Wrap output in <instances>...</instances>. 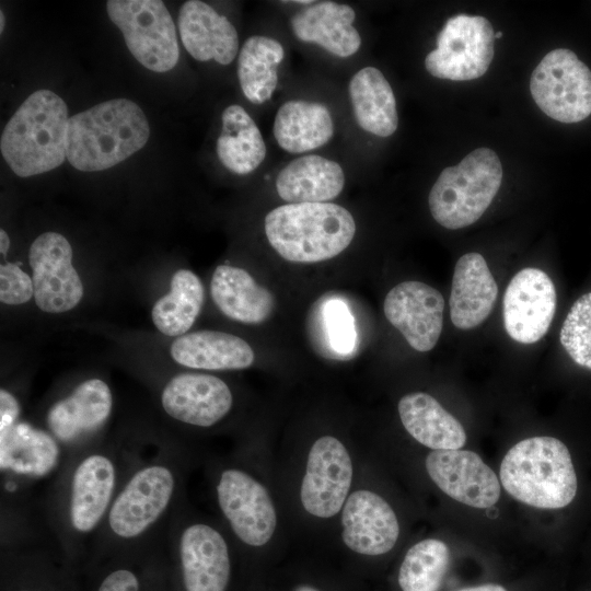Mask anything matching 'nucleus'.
I'll use <instances>...</instances> for the list:
<instances>
[{
	"label": "nucleus",
	"mask_w": 591,
	"mask_h": 591,
	"mask_svg": "<svg viewBox=\"0 0 591 591\" xmlns=\"http://www.w3.org/2000/svg\"><path fill=\"white\" fill-rule=\"evenodd\" d=\"M150 126L132 101L100 103L69 119L67 159L79 171L109 169L144 147Z\"/></svg>",
	"instance_id": "f257e3e1"
},
{
	"label": "nucleus",
	"mask_w": 591,
	"mask_h": 591,
	"mask_svg": "<svg viewBox=\"0 0 591 591\" xmlns=\"http://www.w3.org/2000/svg\"><path fill=\"white\" fill-rule=\"evenodd\" d=\"M69 119L67 105L56 93H32L1 135V153L11 170L27 177L59 166L67 158Z\"/></svg>",
	"instance_id": "f03ea898"
},
{
	"label": "nucleus",
	"mask_w": 591,
	"mask_h": 591,
	"mask_svg": "<svg viewBox=\"0 0 591 591\" xmlns=\"http://www.w3.org/2000/svg\"><path fill=\"white\" fill-rule=\"evenodd\" d=\"M265 233L286 260L317 263L337 256L349 246L356 222L346 208L336 204H287L267 213Z\"/></svg>",
	"instance_id": "7ed1b4c3"
},
{
	"label": "nucleus",
	"mask_w": 591,
	"mask_h": 591,
	"mask_svg": "<svg viewBox=\"0 0 591 591\" xmlns=\"http://www.w3.org/2000/svg\"><path fill=\"white\" fill-rule=\"evenodd\" d=\"M499 475L510 496L534 508H564L577 493L569 450L554 437H532L514 444L502 459Z\"/></svg>",
	"instance_id": "20e7f679"
},
{
	"label": "nucleus",
	"mask_w": 591,
	"mask_h": 591,
	"mask_svg": "<svg viewBox=\"0 0 591 591\" xmlns=\"http://www.w3.org/2000/svg\"><path fill=\"white\" fill-rule=\"evenodd\" d=\"M502 181L495 151L478 148L457 165L445 167L428 197L430 212L442 227L456 230L476 222L491 204Z\"/></svg>",
	"instance_id": "39448f33"
},
{
	"label": "nucleus",
	"mask_w": 591,
	"mask_h": 591,
	"mask_svg": "<svg viewBox=\"0 0 591 591\" xmlns=\"http://www.w3.org/2000/svg\"><path fill=\"white\" fill-rule=\"evenodd\" d=\"M106 9L131 55L154 72L173 69L179 57L174 22L159 0H111Z\"/></svg>",
	"instance_id": "423d86ee"
},
{
	"label": "nucleus",
	"mask_w": 591,
	"mask_h": 591,
	"mask_svg": "<svg viewBox=\"0 0 591 591\" xmlns=\"http://www.w3.org/2000/svg\"><path fill=\"white\" fill-rule=\"evenodd\" d=\"M531 95L548 117L565 124L591 115V70L567 48L549 51L531 74Z\"/></svg>",
	"instance_id": "0eeeda50"
},
{
	"label": "nucleus",
	"mask_w": 591,
	"mask_h": 591,
	"mask_svg": "<svg viewBox=\"0 0 591 591\" xmlns=\"http://www.w3.org/2000/svg\"><path fill=\"white\" fill-rule=\"evenodd\" d=\"M495 33L480 15L450 18L437 37V48L425 59L427 71L439 79L470 81L485 74L494 58Z\"/></svg>",
	"instance_id": "6e6552de"
},
{
	"label": "nucleus",
	"mask_w": 591,
	"mask_h": 591,
	"mask_svg": "<svg viewBox=\"0 0 591 591\" xmlns=\"http://www.w3.org/2000/svg\"><path fill=\"white\" fill-rule=\"evenodd\" d=\"M28 260L37 306L48 313L73 309L82 299L83 285L72 266V247L60 233L45 232L32 243Z\"/></svg>",
	"instance_id": "1a4fd4ad"
},
{
	"label": "nucleus",
	"mask_w": 591,
	"mask_h": 591,
	"mask_svg": "<svg viewBox=\"0 0 591 591\" xmlns=\"http://www.w3.org/2000/svg\"><path fill=\"white\" fill-rule=\"evenodd\" d=\"M352 462L335 437L318 438L311 447L300 498L306 512L331 518L344 507L352 482Z\"/></svg>",
	"instance_id": "9d476101"
},
{
	"label": "nucleus",
	"mask_w": 591,
	"mask_h": 591,
	"mask_svg": "<svg viewBox=\"0 0 591 591\" xmlns=\"http://www.w3.org/2000/svg\"><path fill=\"white\" fill-rule=\"evenodd\" d=\"M219 506L237 537L263 546L273 537L277 514L267 489L243 471L227 470L217 486Z\"/></svg>",
	"instance_id": "9b49d317"
},
{
	"label": "nucleus",
	"mask_w": 591,
	"mask_h": 591,
	"mask_svg": "<svg viewBox=\"0 0 591 591\" xmlns=\"http://www.w3.org/2000/svg\"><path fill=\"white\" fill-rule=\"evenodd\" d=\"M556 311V289L538 268H523L507 286L503 297V325L520 344H534L547 333Z\"/></svg>",
	"instance_id": "f8f14e48"
},
{
	"label": "nucleus",
	"mask_w": 591,
	"mask_h": 591,
	"mask_svg": "<svg viewBox=\"0 0 591 591\" xmlns=\"http://www.w3.org/2000/svg\"><path fill=\"white\" fill-rule=\"evenodd\" d=\"M383 310L415 350L426 352L437 345L444 311V299L437 289L420 281L401 282L386 294Z\"/></svg>",
	"instance_id": "ddd939ff"
},
{
	"label": "nucleus",
	"mask_w": 591,
	"mask_h": 591,
	"mask_svg": "<svg viewBox=\"0 0 591 591\" xmlns=\"http://www.w3.org/2000/svg\"><path fill=\"white\" fill-rule=\"evenodd\" d=\"M433 483L449 497L474 508L494 506L500 497L495 472L468 450H433L426 457Z\"/></svg>",
	"instance_id": "4468645a"
},
{
	"label": "nucleus",
	"mask_w": 591,
	"mask_h": 591,
	"mask_svg": "<svg viewBox=\"0 0 591 591\" xmlns=\"http://www.w3.org/2000/svg\"><path fill=\"white\" fill-rule=\"evenodd\" d=\"M173 487V475L164 466H148L136 473L109 511L113 532L124 538L141 534L165 510Z\"/></svg>",
	"instance_id": "2eb2a0df"
},
{
	"label": "nucleus",
	"mask_w": 591,
	"mask_h": 591,
	"mask_svg": "<svg viewBox=\"0 0 591 591\" xmlns=\"http://www.w3.org/2000/svg\"><path fill=\"white\" fill-rule=\"evenodd\" d=\"M341 537L351 551L378 556L390 552L399 535L392 507L378 494L361 489L346 500L341 513Z\"/></svg>",
	"instance_id": "dca6fc26"
},
{
	"label": "nucleus",
	"mask_w": 591,
	"mask_h": 591,
	"mask_svg": "<svg viewBox=\"0 0 591 591\" xmlns=\"http://www.w3.org/2000/svg\"><path fill=\"white\" fill-rule=\"evenodd\" d=\"M164 410L185 424L209 427L231 409L232 393L224 381L204 373H182L172 378L161 395Z\"/></svg>",
	"instance_id": "f3484780"
},
{
	"label": "nucleus",
	"mask_w": 591,
	"mask_h": 591,
	"mask_svg": "<svg viewBox=\"0 0 591 591\" xmlns=\"http://www.w3.org/2000/svg\"><path fill=\"white\" fill-rule=\"evenodd\" d=\"M179 554L186 591H225L230 557L221 534L207 524H193L182 534Z\"/></svg>",
	"instance_id": "a211bd4d"
},
{
	"label": "nucleus",
	"mask_w": 591,
	"mask_h": 591,
	"mask_svg": "<svg viewBox=\"0 0 591 591\" xmlns=\"http://www.w3.org/2000/svg\"><path fill=\"white\" fill-rule=\"evenodd\" d=\"M178 30L185 49L199 61L229 65L239 50L235 27L209 4L186 1L179 9Z\"/></svg>",
	"instance_id": "6ab92c4d"
},
{
	"label": "nucleus",
	"mask_w": 591,
	"mask_h": 591,
	"mask_svg": "<svg viewBox=\"0 0 591 591\" xmlns=\"http://www.w3.org/2000/svg\"><path fill=\"white\" fill-rule=\"evenodd\" d=\"M498 296V287L485 258L475 252L457 260L452 278L450 316L460 329H471L490 314Z\"/></svg>",
	"instance_id": "aec40b11"
},
{
	"label": "nucleus",
	"mask_w": 591,
	"mask_h": 591,
	"mask_svg": "<svg viewBox=\"0 0 591 591\" xmlns=\"http://www.w3.org/2000/svg\"><path fill=\"white\" fill-rule=\"evenodd\" d=\"M355 10L347 4L333 1L313 2L291 19L296 37L305 43H314L338 57L356 54L361 37L352 25Z\"/></svg>",
	"instance_id": "412c9836"
},
{
	"label": "nucleus",
	"mask_w": 591,
	"mask_h": 591,
	"mask_svg": "<svg viewBox=\"0 0 591 591\" xmlns=\"http://www.w3.org/2000/svg\"><path fill=\"white\" fill-rule=\"evenodd\" d=\"M170 352L178 364L205 370H241L254 362L252 347L242 338L219 331H198L178 336Z\"/></svg>",
	"instance_id": "4be33fe9"
},
{
	"label": "nucleus",
	"mask_w": 591,
	"mask_h": 591,
	"mask_svg": "<svg viewBox=\"0 0 591 591\" xmlns=\"http://www.w3.org/2000/svg\"><path fill=\"white\" fill-rule=\"evenodd\" d=\"M111 410L109 387L100 379H90L49 409L47 424L59 440L72 441L100 428Z\"/></svg>",
	"instance_id": "5701e85b"
},
{
	"label": "nucleus",
	"mask_w": 591,
	"mask_h": 591,
	"mask_svg": "<svg viewBox=\"0 0 591 591\" xmlns=\"http://www.w3.org/2000/svg\"><path fill=\"white\" fill-rule=\"evenodd\" d=\"M210 292L217 308L229 318L260 324L273 313V293L258 285L244 269L220 265L212 275Z\"/></svg>",
	"instance_id": "b1692460"
},
{
	"label": "nucleus",
	"mask_w": 591,
	"mask_h": 591,
	"mask_svg": "<svg viewBox=\"0 0 591 591\" xmlns=\"http://www.w3.org/2000/svg\"><path fill=\"white\" fill-rule=\"evenodd\" d=\"M345 185L341 166L315 154L300 157L283 167L276 178V189L289 204L327 202Z\"/></svg>",
	"instance_id": "393cba45"
},
{
	"label": "nucleus",
	"mask_w": 591,
	"mask_h": 591,
	"mask_svg": "<svg viewBox=\"0 0 591 591\" xmlns=\"http://www.w3.org/2000/svg\"><path fill=\"white\" fill-rule=\"evenodd\" d=\"M398 414L406 431L432 450H457L466 442L460 421L427 393L404 395L398 402Z\"/></svg>",
	"instance_id": "a878e982"
},
{
	"label": "nucleus",
	"mask_w": 591,
	"mask_h": 591,
	"mask_svg": "<svg viewBox=\"0 0 591 591\" xmlns=\"http://www.w3.org/2000/svg\"><path fill=\"white\" fill-rule=\"evenodd\" d=\"M311 345L321 357L349 360L358 347L355 317L348 304L338 297L325 296L312 305L306 318Z\"/></svg>",
	"instance_id": "bb28decb"
},
{
	"label": "nucleus",
	"mask_w": 591,
	"mask_h": 591,
	"mask_svg": "<svg viewBox=\"0 0 591 591\" xmlns=\"http://www.w3.org/2000/svg\"><path fill=\"white\" fill-rule=\"evenodd\" d=\"M349 97L358 125L378 137H389L398 126L393 90L374 67H364L349 82Z\"/></svg>",
	"instance_id": "cd10ccee"
},
{
	"label": "nucleus",
	"mask_w": 591,
	"mask_h": 591,
	"mask_svg": "<svg viewBox=\"0 0 591 591\" xmlns=\"http://www.w3.org/2000/svg\"><path fill=\"white\" fill-rule=\"evenodd\" d=\"M115 484L113 463L94 454L77 467L71 491L70 518L80 532L91 531L104 514Z\"/></svg>",
	"instance_id": "c85d7f7f"
},
{
	"label": "nucleus",
	"mask_w": 591,
	"mask_h": 591,
	"mask_svg": "<svg viewBox=\"0 0 591 591\" xmlns=\"http://www.w3.org/2000/svg\"><path fill=\"white\" fill-rule=\"evenodd\" d=\"M334 134L332 115L321 103L289 101L275 117L274 136L289 153H302L327 143Z\"/></svg>",
	"instance_id": "c756f323"
},
{
	"label": "nucleus",
	"mask_w": 591,
	"mask_h": 591,
	"mask_svg": "<svg viewBox=\"0 0 591 591\" xmlns=\"http://www.w3.org/2000/svg\"><path fill=\"white\" fill-rule=\"evenodd\" d=\"M216 149L222 165L239 175L255 171L266 157V144L257 125L242 106L235 104L222 113V129Z\"/></svg>",
	"instance_id": "7c9ffc66"
},
{
	"label": "nucleus",
	"mask_w": 591,
	"mask_h": 591,
	"mask_svg": "<svg viewBox=\"0 0 591 591\" xmlns=\"http://www.w3.org/2000/svg\"><path fill=\"white\" fill-rule=\"evenodd\" d=\"M59 450L55 440L27 424H15L0 432V466L18 474L43 476L58 461Z\"/></svg>",
	"instance_id": "2f4dec72"
},
{
	"label": "nucleus",
	"mask_w": 591,
	"mask_h": 591,
	"mask_svg": "<svg viewBox=\"0 0 591 591\" xmlns=\"http://www.w3.org/2000/svg\"><path fill=\"white\" fill-rule=\"evenodd\" d=\"M282 45L266 36L245 40L237 59V77L245 97L254 104L268 101L278 83L277 66L283 59Z\"/></svg>",
	"instance_id": "473e14b6"
},
{
	"label": "nucleus",
	"mask_w": 591,
	"mask_h": 591,
	"mask_svg": "<svg viewBox=\"0 0 591 591\" xmlns=\"http://www.w3.org/2000/svg\"><path fill=\"white\" fill-rule=\"evenodd\" d=\"M204 298V286L197 275L178 269L172 277L170 292L152 308L153 324L166 336L184 335L199 315Z\"/></svg>",
	"instance_id": "72a5a7b5"
},
{
	"label": "nucleus",
	"mask_w": 591,
	"mask_h": 591,
	"mask_svg": "<svg viewBox=\"0 0 591 591\" xmlns=\"http://www.w3.org/2000/svg\"><path fill=\"white\" fill-rule=\"evenodd\" d=\"M450 564V551L437 538L422 540L406 553L398 572L403 591H438Z\"/></svg>",
	"instance_id": "f704fd0d"
},
{
	"label": "nucleus",
	"mask_w": 591,
	"mask_h": 591,
	"mask_svg": "<svg viewBox=\"0 0 591 591\" xmlns=\"http://www.w3.org/2000/svg\"><path fill=\"white\" fill-rule=\"evenodd\" d=\"M560 343L578 366L591 369V292L572 304L560 329Z\"/></svg>",
	"instance_id": "c9c22d12"
},
{
	"label": "nucleus",
	"mask_w": 591,
	"mask_h": 591,
	"mask_svg": "<svg viewBox=\"0 0 591 591\" xmlns=\"http://www.w3.org/2000/svg\"><path fill=\"white\" fill-rule=\"evenodd\" d=\"M34 297L32 278L19 266L7 263L0 267V301L9 305L26 303Z\"/></svg>",
	"instance_id": "e433bc0d"
},
{
	"label": "nucleus",
	"mask_w": 591,
	"mask_h": 591,
	"mask_svg": "<svg viewBox=\"0 0 591 591\" xmlns=\"http://www.w3.org/2000/svg\"><path fill=\"white\" fill-rule=\"evenodd\" d=\"M136 576L126 569H119L108 575L101 583L99 591H138Z\"/></svg>",
	"instance_id": "4c0bfd02"
},
{
	"label": "nucleus",
	"mask_w": 591,
	"mask_h": 591,
	"mask_svg": "<svg viewBox=\"0 0 591 591\" xmlns=\"http://www.w3.org/2000/svg\"><path fill=\"white\" fill-rule=\"evenodd\" d=\"M20 405L16 398L5 390L0 391V432L9 430L16 424Z\"/></svg>",
	"instance_id": "58836bf2"
},
{
	"label": "nucleus",
	"mask_w": 591,
	"mask_h": 591,
	"mask_svg": "<svg viewBox=\"0 0 591 591\" xmlns=\"http://www.w3.org/2000/svg\"><path fill=\"white\" fill-rule=\"evenodd\" d=\"M456 591H507L502 586L495 583H486L476 587L463 588Z\"/></svg>",
	"instance_id": "ea45409f"
},
{
	"label": "nucleus",
	"mask_w": 591,
	"mask_h": 591,
	"mask_svg": "<svg viewBox=\"0 0 591 591\" xmlns=\"http://www.w3.org/2000/svg\"><path fill=\"white\" fill-rule=\"evenodd\" d=\"M10 246V239L4 230L0 231V251L2 255H7Z\"/></svg>",
	"instance_id": "a19ab883"
},
{
	"label": "nucleus",
	"mask_w": 591,
	"mask_h": 591,
	"mask_svg": "<svg viewBox=\"0 0 591 591\" xmlns=\"http://www.w3.org/2000/svg\"><path fill=\"white\" fill-rule=\"evenodd\" d=\"M294 591H318L317 589L311 587V586H306V584H303V586H299L294 589Z\"/></svg>",
	"instance_id": "79ce46f5"
},
{
	"label": "nucleus",
	"mask_w": 591,
	"mask_h": 591,
	"mask_svg": "<svg viewBox=\"0 0 591 591\" xmlns=\"http://www.w3.org/2000/svg\"><path fill=\"white\" fill-rule=\"evenodd\" d=\"M3 27H4V13L0 11V33L3 32Z\"/></svg>",
	"instance_id": "37998d69"
},
{
	"label": "nucleus",
	"mask_w": 591,
	"mask_h": 591,
	"mask_svg": "<svg viewBox=\"0 0 591 591\" xmlns=\"http://www.w3.org/2000/svg\"><path fill=\"white\" fill-rule=\"evenodd\" d=\"M501 36H502V32H501V31L495 33V39L500 38Z\"/></svg>",
	"instance_id": "c03bdc74"
}]
</instances>
